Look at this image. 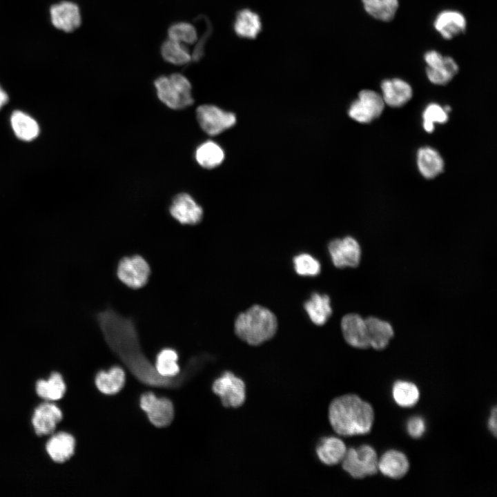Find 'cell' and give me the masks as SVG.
I'll use <instances>...</instances> for the list:
<instances>
[{
    "label": "cell",
    "mask_w": 497,
    "mask_h": 497,
    "mask_svg": "<svg viewBox=\"0 0 497 497\" xmlns=\"http://www.w3.org/2000/svg\"><path fill=\"white\" fill-rule=\"evenodd\" d=\"M381 90L384 104L393 108L404 106L413 95L409 84L400 78L383 80L381 83Z\"/></svg>",
    "instance_id": "obj_16"
},
{
    "label": "cell",
    "mask_w": 497,
    "mask_h": 497,
    "mask_svg": "<svg viewBox=\"0 0 497 497\" xmlns=\"http://www.w3.org/2000/svg\"><path fill=\"white\" fill-rule=\"evenodd\" d=\"M342 335L346 342L357 349L369 347L365 319L357 313L344 315L340 322Z\"/></svg>",
    "instance_id": "obj_11"
},
{
    "label": "cell",
    "mask_w": 497,
    "mask_h": 497,
    "mask_svg": "<svg viewBox=\"0 0 497 497\" xmlns=\"http://www.w3.org/2000/svg\"><path fill=\"white\" fill-rule=\"evenodd\" d=\"M343 469L353 478H363L378 471V458L374 449L364 445L358 448H349L342 459Z\"/></svg>",
    "instance_id": "obj_4"
},
{
    "label": "cell",
    "mask_w": 497,
    "mask_h": 497,
    "mask_svg": "<svg viewBox=\"0 0 497 497\" xmlns=\"http://www.w3.org/2000/svg\"><path fill=\"white\" fill-rule=\"evenodd\" d=\"M365 11L376 19L391 21L398 10V0H362Z\"/></svg>",
    "instance_id": "obj_26"
},
{
    "label": "cell",
    "mask_w": 497,
    "mask_h": 497,
    "mask_svg": "<svg viewBox=\"0 0 497 497\" xmlns=\"http://www.w3.org/2000/svg\"><path fill=\"white\" fill-rule=\"evenodd\" d=\"M416 162L420 174L427 179H432L443 170L444 161L439 153L431 147L419 148Z\"/></svg>",
    "instance_id": "obj_22"
},
{
    "label": "cell",
    "mask_w": 497,
    "mask_h": 497,
    "mask_svg": "<svg viewBox=\"0 0 497 497\" xmlns=\"http://www.w3.org/2000/svg\"><path fill=\"white\" fill-rule=\"evenodd\" d=\"M422 119L425 130L432 133L434 130V124H444L448 121V113L439 104L431 103L425 108Z\"/></svg>",
    "instance_id": "obj_34"
},
{
    "label": "cell",
    "mask_w": 497,
    "mask_h": 497,
    "mask_svg": "<svg viewBox=\"0 0 497 497\" xmlns=\"http://www.w3.org/2000/svg\"><path fill=\"white\" fill-rule=\"evenodd\" d=\"M62 419V412L55 405L46 402L40 405L34 411L32 422L38 436H46L54 432Z\"/></svg>",
    "instance_id": "obj_15"
},
{
    "label": "cell",
    "mask_w": 497,
    "mask_h": 497,
    "mask_svg": "<svg viewBox=\"0 0 497 497\" xmlns=\"http://www.w3.org/2000/svg\"><path fill=\"white\" fill-rule=\"evenodd\" d=\"M385 104L382 95L371 90H362L351 104L348 113L353 120L362 124L370 123L380 116Z\"/></svg>",
    "instance_id": "obj_6"
},
{
    "label": "cell",
    "mask_w": 497,
    "mask_h": 497,
    "mask_svg": "<svg viewBox=\"0 0 497 497\" xmlns=\"http://www.w3.org/2000/svg\"><path fill=\"white\" fill-rule=\"evenodd\" d=\"M177 352L171 349H165L157 356L155 370L162 377H173L179 372Z\"/></svg>",
    "instance_id": "obj_32"
},
{
    "label": "cell",
    "mask_w": 497,
    "mask_h": 497,
    "mask_svg": "<svg viewBox=\"0 0 497 497\" xmlns=\"http://www.w3.org/2000/svg\"><path fill=\"white\" fill-rule=\"evenodd\" d=\"M197 121L209 135H217L232 127L236 122L235 115L213 105H202L196 110Z\"/></svg>",
    "instance_id": "obj_7"
},
{
    "label": "cell",
    "mask_w": 497,
    "mask_h": 497,
    "mask_svg": "<svg viewBox=\"0 0 497 497\" xmlns=\"http://www.w3.org/2000/svg\"><path fill=\"white\" fill-rule=\"evenodd\" d=\"M125 382V373L119 367H114L108 372L101 371L95 378L97 389L103 393L112 395L119 392Z\"/></svg>",
    "instance_id": "obj_27"
},
{
    "label": "cell",
    "mask_w": 497,
    "mask_h": 497,
    "mask_svg": "<svg viewBox=\"0 0 497 497\" xmlns=\"http://www.w3.org/2000/svg\"><path fill=\"white\" fill-rule=\"evenodd\" d=\"M277 320L269 309L255 304L240 313L234 323L236 335L251 346H258L271 339L276 333Z\"/></svg>",
    "instance_id": "obj_2"
},
{
    "label": "cell",
    "mask_w": 497,
    "mask_h": 497,
    "mask_svg": "<svg viewBox=\"0 0 497 497\" xmlns=\"http://www.w3.org/2000/svg\"><path fill=\"white\" fill-rule=\"evenodd\" d=\"M50 14L52 25L66 32L76 30L81 22L79 8L71 1H64L52 5Z\"/></svg>",
    "instance_id": "obj_12"
},
{
    "label": "cell",
    "mask_w": 497,
    "mask_h": 497,
    "mask_svg": "<svg viewBox=\"0 0 497 497\" xmlns=\"http://www.w3.org/2000/svg\"><path fill=\"white\" fill-rule=\"evenodd\" d=\"M433 27L443 39L449 40L465 32L467 21L458 11L443 10L436 17Z\"/></svg>",
    "instance_id": "obj_14"
},
{
    "label": "cell",
    "mask_w": 497,
    "mask_h": 497,
    "mask_svg": "<svg viewBox=\"0 0 497 497\" xmlns=\"http://www.w3.org/2000/svg\"><path fill=\"white\" fill-rule=\"evenodd\" d=\"M328 251L333 265L337 268H355L360 264L361 248L353 237L332 240L328 244Z\"/></svg>",
    "instance_id": "obj_8"
},
{
    "label": "cell",
    "mask_w": 497,
    "mask_h": 497,
    "mask_svg": "<svg viewBox=\"0 0 497 497\" xmlns=\"http://www.w3.org/2000/svg\"><path fill=\"white\" fill-rule=\"evenodd\" d=\"M161 54L165 61L175 65H184L191 60L185 45L170 39L162 44Z\"/></svg>",
    "instance_id": "obj_31"
},
{
    "label": "cell",
    "mask_w": 497,
    "mask_h": 497,
    "mask_svg": "<svg viewBox=\"0 0 497 497\" xmlns=\"http://www.w3.org/2000/svg\"><path fill=\"white\" fill-rule=\"evenodd\" d=\"M213 391L220 398L225 407L237 408L246 400L244 382L230 371H226L216 379L212 386Z\"/></svg>",
    "instance_id": "obj_5"
},
{
    "label": "cell",
    "mask_w": 497,
    "mask_h": 497,
    "mask_svg": "<svg viewBox=\"0 0 497 497\" xmlns=\"http://www.w3.org/2000/svg\"><path fill=\"white\" fill-rule=\"evenodd\" d=\"M328 418L332 429L339 436L364 435L371 429L374 412L371 405L357 395L346 394L331 402Z\"/></svg>",
    "instance_id": "obj_1"
},
{
    "label": "cell",
    "mask_w": 497,
    "mask_h": 497,
    "mask_svg": "<svg viewBox=\"0 0 497 497\" xmlns=\"http://www.w3.org/2000/svg\"><path fill=\"white\" fill-rule=\"evenodd\" d=\"M75 440L66 432L53 435L48 441L46 449L50 458L58 463L69 460L74 454Z\"/></svg>",
    "instance_id": "obj_19"
},
{
    "label": "cell",
    "mask_w": 497,
    "mask_h": 497,
    "mask_svg": "<svg viewBox=\"0 0 497 497\" xmlns=\"http://www.w3.org/2000/svg\"><path fill=\"white\" fill-rule=\"evenodd\" d=\"M344 442L335 436L324 437L317 445L315 452L319 460L327 466L340 463L347 452Z\"/></svg>",
    "instance_id": "obj_17"
},
{
    "label": "cell",
    "mask_w": 497,
    "mask_h": 497,
    "mask_svg": "<svg viewBox=\"0 0 497 497\" xmlns=\"http://www.w3.org/2000/svg\"><path fill=\"white\" fill-rule=\"evenodd\" d=\"M409 468V463L406 456L396 450L387 451L378 459V471L391 478H402Z\"/></svg>",
    "instance_id": "obj_20"
},
{
    "label": "cell",
    "mask_w": 497,
    "mask_h": 497,
    "mask_svg": "<svg viewBox=\"0 0 497 497\" xmlns=\"http://www.w3.org/2000/svg\"><path fill=\"white\" fill-rule=\"evenodd\" d=\"M170 215L183 224H196L202 219L203 210L187 193L177 195L170 207Z\"/></svg>",
    "instance_id": "obj_13"
},
{
    "label": "cell",
    "mask_w": 497,
    "mask_h": 497,
    "mask_svg": "<svg viewBox=\"0 0 497 497\" xmlns=\"http://www.w3.org/2000/svg\"><path fill=\"white\" fill-rule=\"evenodd\" d=\"M66 386L61 374L55 372L48 380H39L36 384L37 395L45 400L55 401L65 394Z\"/></svg>",
    "instance_id": "obj_25"
},
{
    "label": "cell",
    "mask_w": 497,
    "mask_h": 497,
    "mask_svg": "<svg viewBox=\"0 0 497 497\" xmlns=\"http://www.w3.org/2000/svg\"><path fill=\"white\" fill-rule=\"evenodd\" d=\"M393 400L402 407H411L418 401L420 393L418 387L412 382L399 380L395 382L392 389Z\"/></svg>",
    "instance_id": "obj_30"
},
{
    "label": "cell",
    "mask_w": 497,
    "mask_h": 497,
    "mask_svg": "<svg viewBox=\"0 0 497 497\" xmlns=\"http://www.w3.org/2000/svg\"><path fill=\"white\" fill-rule=\"evenodd\" d=\"M497 409L494 407L488 420V428L494 437L497 433Z\"/></svg>",
    "instance_id": "obj_39"
},
{
    "label": "cell",
    "mask_w": 497,
    "mask_h": 497,
    "mask_svg": "<svg viewBox=\"0 0 497 497\" xmlns=\"http://www.w3.org/2000/svg\"><path fill=\"white\" fill-rule=\"evenodd\" d=\"M425 420L419 416L411 418L407 424V430L409 435L413 438H420L425 431Z\"/></svg>",
    "instance_id": "obj_36"
},
{
    "label": "cell",
    "mask_w": 497,
    "mask_h": 497,
    "mask_svg": "<svg viewBox=\"0 0 497 497\" xmlns=\"http://www.w3.org/2000/svg\"><path fill=\"white\" fill-rule=\"evenodd\" d=\"M459 67L455 60L445 56L444 62L437 68H426L428 79L433 84L443 86L447 84L458 72Z\"/></svg>",
    "instance_id": "obj_29"
},
{
    "label": "cell",
    "mask_w": 497,
    "mask_h": 497,
    "mask_svg": "<svg viewBox=\"0 0 497 497\" xmlns=\"http://www.w3.org/2000/svg\"><path fill=\"white\" fill-rule=\"evenodd\" d=\"M150 269L147 262L139 255L121 259L117 266V276L121 282L132 289L144 286L148 282Z\"/></svg>",
    "instance_id": "obj_9"
},
{
    "label": "cell",
    "mask_w": 497,
    "mask_h": 497,
    "mask_svg": "<svg viewBox=\"0 0 497 497\" xmlns=\"http://www.w3.org/2000/svg\"><path fill=\"white\" fill-rule=\"evenodd\" d=\"M260 17L248 9L238 12L234 23L235 33L240 37L254 39L261 30Z\"/></svg>",
    "instance_id": "obj_23"
},
{
    "label": "cell",
    "mask_w": 497,
    "mask_h": 497,
    "mask_svg": "<svg viewBox=\"0 0 497 497\" xmlns=\"http://www.w3.org/2000/svg\"><path fill=\"white\" fill-rule=\"evenodd\" d=\"M311 321L317 326L324 325L332 314L330 298L326 294L313 293L304 303Z\"/></svg>",
    "instance_id": "obj_21"
},
{
    "label": "cell",
    "mask_w": 497,
    "mask_h": 497,
    "mask_svg": "<svg viewBox=\"0 0 497 497\" xmlns=\"http://www.w3.org/2000/svg\"><path fill=\"white\" fill-rule=\"evenodd\" d=\"M295 272L302 276H316L321 271L320 262L309 253H300L293 259Z\"/></svg>",
    "instance_id": "obj_33"
},
{
    "label": "cell",
    "mask_w": 497,
    "mask_h": 497,
    "mask_svg": "<svg viewBox=\"0 0 497 497\" xmlns=\"http://www.w3.org/2000/svg\"><path fill=\"white\" fill-rule=\"evenodd\" d=\"M206 22L207 29L205 33L201 37V39L199 40L197 45L195 46L193 55H191V59H193L194 61H197L200 60V59L203 57L204 52V45L211 32V24L208 21Z\"/></svg>",
    "instance_id": "obj_37"
},
{
    "label": "cell",
    "mask_w": 497,
    "mask_h": 497,
    "mask_svg": "<svg viewBox=\"0 0 497 497\" xmlns=\"http://www.w3.org/2000/svg\"><path fill=\"white\" fill-rule=\"evenodd\" d=\"M140 407L150 422L157 427L168 425L173 419V407L166 398H157L151 393H145L140 399Z\"/></svg>",
    "instance_id": "obj_10"
},
{
    "label": "cell",
    "mask_w": 497,
    "mask_h": 497,
    "mask_svg": "<svg viewBox=\"0 0 497 497\" xmlns=\"http://www.w3.org/2000/svg\"><path fill=\"white\" fill-rule=\"evenodd\" d=\"M155 86L159 100L170 108L183 109L193 103L191 85L181 74L159 77L155 81Z\"/></svg>",
    "instance_id": "obj_3"
},
{
    "label": "cell",
    "mask_w": 497,
    "mask_h": 497,
    "mask_svg": "<svg viewBox=\"0 0 497 497\" xmlns=\"http://www.w3.org/2000/svg\"><path fill=\"white\" fill-rule=\"evenodd\" d=\"M445 56L442 55L436 50H429L425 52L424 59L427 64V67L436 68L444 62Z\"/></svg>",
    "instance_id": "obj_38"
},
{
    "label": "cell",
    "mask_w": 497,
    "mask_h": 497,
    "mask_svg": "<svg viewBox=\"0 0 497 497\" xmlns=\"http://www.w3.org/2000/svg\"><path fill=\"white\" fill-rule=\"evenodd\" d=\"M365 322L369 347L376 350L386 348L394 334L391 324L373 316L366 318Z\"/></svg>",
    "instance_id": "obj_18"
},
{
    "label": "cell",
    "mask_w": 497,
    "mask_h": 497,
    "mask_svg": "<svg viewBox=\"0 0 497 497\" xmlns=\"http://www.w3.org/2000/svg\"><path fill=\"white\" fill-rule=\"evenodd\" d=\"M8 101L7 93L0 86V108Z\"/></svg>",
    "instance_id": "obj_40"
},
{
    "label": "cell",
    "mask_w": 497,
    "mask_h": 497,
    "mask_svg": "<svg viewBox=\"0 0 497 497\" xmlns=\"http://www.w3.org/2000/svg\"><path fill=\"white\" fill-rule=\"evenodd\" d=\"M170 39L182 44H191L197 39L195 28L189 23L179 22L172 25L168 29Z\"/></svg>",
    "instance_id": "obj_35"
},
{
    "label": "cell",
    "mask_w": 497,
    "mask_h": 497,
    "mask_svg": "<svg viewBox=\"0 0 497 497\" xmlns=\"http://www.w3.org/2000/svg\"><path fill=\"white\" fill-rule=\"evenodd\" d=\"M195 158L201 166L210 169L221 164L224 158V153L217 144L207 141L197 148Z\"/></svg>",
    "instance_id": "obj_28"
},
{
    "label": "cell",
    "mask_w": 497,
    "mask_h": 497,
    "mask_svg": "<svg viewBox=\"0 0 497 497\" xmlns=\"http://www.w3.org/2000/svg\"><path fill=\"white\" fill-rule=\"evenodd\" d=\"M11 125L16 136L23 141H31L39 133L37 121L23 112L16 110L11 115Z\"/></svg>",
    "instance_id": "obj_24"
}]
</instances>
